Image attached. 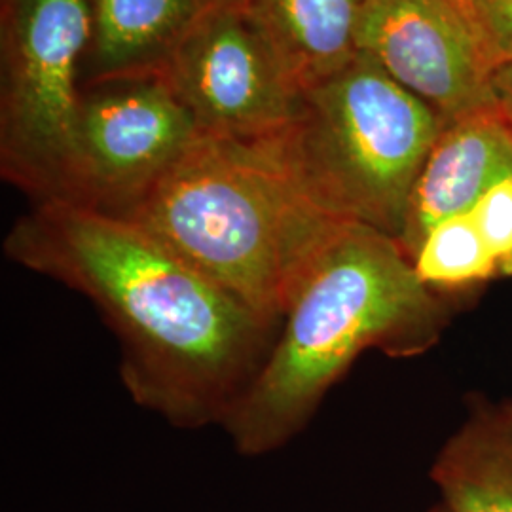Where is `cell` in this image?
<instances>
[{"label":"cell","instance_id":"obj_1","mask_svg":"<svg viewBox=\"0 0 512 512\" xmlns=\"http://www.w3.org/2000/svg\"><path fill=\"white\" fill-rule=\"evenodd\" d=\"M4 251L92 300L118 336L131 399L175 427L222 423L281 327L143 226L101 211L35 203Z\"/></svg>","mask_w":512,"mask_h":512},{"label":"cell","instance_id":"obj_2","mask_svg":"<svg viewBox=\"0 0 512 512\" xmlns=\"http://www.w3.org/2000/svg\"><path fill=\"white\" fill-rule=\"evenodd\" d=\"M450 317L452 302L421 283L397 239L342 220L311 258L264 365L220 425L239 454L274 452L308 425L361 353L421 355Z\"/></svg>","mask_w":512,"mask_h":512},{"label":"cell","instance_id":"obj_3","mask_svg":"<svg viewBox=\"0 0 512 512\" xmlns=\"http://www.w3.org/2000/svg\"><path fill=\"white\" fill-rule=\"evenodd\" d=\"M281 325L313 255L342 222L306 196L268 141L200 135L120 215Z\"/></svg>","mask_w":512,"mask_h":512},{"label":"cell","instance_id":"obj_4","mask_svg":"<svg viewBox=\"0 0 512 512\" xmlns=\"http://www.w3.org/2000/svg\"><path fill=\"white\" fill-rule=\"evenodd\" d=\"M446 124L357 54L302 92L293 124L274 145L319 209L399 239L414 184Z\"/></svg>","mask_w":512,"mask_h":512},{"label":"cell","instance_id":"obj_5","mask_svg":"<svg viewBox=\"0 0 512 512\" xmlns=\"http://www.w3.org/2000/svg\"><path fill=\"white\" fill-rule=\"evenodd\" d=\"M90 38L88 0H0V171L35 203L57 198Z\"/></svg>","mask_w":512,"mask_h":512},{"label":"cell","instance_id":"obj_6","mask_svg":"<svg viewBox=\"0 0 512 512\" xmlns=\"http://www.w3.org/2000/svg\"><path fill=\"white\" fill-rule=\"evenodd\" d=\"M200 128L164 76H131L82 90L57 198L120 215L175 164Z\"/></svg>","mask_w":512,"mask_h":512},{"label":"cell","instance_id":"obj_7","mask_svg":"<svg viewBox=\"0 0 512 512\" xmlns=\"http://www.w3.org/2000/svg\"><path fill=\"white\" fill-rule=\"evenodd\" d=\"M160 76L192 112L200 133L247 143L281 135L302 99L245 0H226L209 12Z\"/></svg>","mask_w":512,"mask_h":512},{"label":"cell","instance_id":"obj_8","mask_svg":"<svg viewBox=\"0 0 512 512\" xmlns=\"http://www.w3.org/2000/svg\"><path fill=\"white\" fill-rule=\"evenodd\" d=\"M357 50L446 122L495 105L497 61L467 0H368Z\"/></svg>","mask_w":512,"mask_h":512},{"label":"cell","instance_id":"obj_9","mask_svg":"<svg viewBox=\"0 0 512 512\" xmlns=\"http://www.w3.org/2000/svg\"><path fill=\"white\" fill-rule=\"evenodd\" d=\"M512 175V126L497 105L448 122L414 184L403 232L397 239L412 256L442 220L467 215L501 179Z\"/></svg>","mask_w":512,"mask_h":512},{"label":"cell","instance_id":"obj_10","mask_svg":"<svg viewBox=\"0 0 512 512\" xmlns=\"http://www.w3.org/2000/svg\"><path fill=\"white\" fill-rule=\"evenodd\" d=\"M88 82L162 74L169 57L226 0H88ZM84 73V71H82Z\"/></svg>","mask_w":512,"mask_h":512},{"label":"cell","instance_id":"obj_11","mask_svg":"<svg viewBox=\"0 0 512 512\" xmlns=\"http://www.w3.org/2000/svg\"><path fill=\"white\" fill-rule=\"evenodd\" d=\"M368 0H245L294 84L304 92L359 54Z\"/></svg>","mask_w":512,"mask_h":512},{"label":"cell","instance_id":"obj_12","mask_svg":"<svg viewBox=\"0 0 512 512\" xmlns=\"http://www.w3.org/2000/svg\"><path fill=\"white\" fill-rule=\"evenodd\" d=\"M431 478L450 512H512V431L499 406L476 404L442 446Z\"/></svg>","mask_w":512,"mask_h":512},{"label":"cell","instance_id":"obj_13","mask_svg":"<svg viewBox=\"0 0 512 512\" xmlns=\"http://www.w3.org/2000/svg\"><path fill=\"white\" fill-rule=\"evenodd\" d=\"M412 266L421 283L448 302L501 277L471 213L431 228L412 256Z\"/></svg>","mask_w":512,"mask_h":512},{"label":"cell","instance_id":"obj_14","mask_svg":"<svg viewBox=\"0 0 512 512\" xmlns=\"http://www.w3.org/2000/svg\"><path fill=\"white\" fill-rule=\"evenodd\" d=\"M499 275L512 277V175L495 183L471 211Z\"/></svg>","mask_w":512,"mask_h":512},{"label":"cell","instance_id":"obj_15","mask_svg":"<svg viewBox=\"0 0 512 512\" xmlns=\"http://www.w3.org/2000/svg\"><path fill=\"white\" fill-rule=\"evenodd\" d=\"M497 65L512 59V0H467Z\"/></svg>","mask_w":512,"mask_h":512},{"label":"cell","instance_id":"obj_16","mask_svg":"<svg viewBox=\"0 0 512 512\" xmlns=\"http://www.w3.org/2000/svg\"><path fill=\"white\" fill-rule=\"evenodd\" d=\"M492 92L497 109L505 114L512 126V59L497 65L492 78Z\"/></svg>","mask_w":512,"mask_h":512},{"label":"cell","instance_id":"obj_17","mask_svg":"<svg viewBox=\"0 0 512 512\" xmlns=\"http://www.w3.org/2000/svg\"><path fill=\"white\" fill-rule=\"evenodd\" d=\"M499 412H501L503 420L507 421V425L511 427L512 431V401H509V403L501 404V406H499Z\"/></svg>","mask_w":512,"mask_h":512},{"label":"cell","instance_id":"obj_18","mask_svg":"<svg viewBox=\"0 0 512 512\" xmlns=\"http://www.w3.org/2000/svg\"><path fill=\"white\" fill-rule=\"evenodd\" d=\"M429 512H450L448 511V509H446V507H444V505H437V507H435V509H431V511Z\"/></svg>","mask_w":512,"mask_h":512}]
</instances>
